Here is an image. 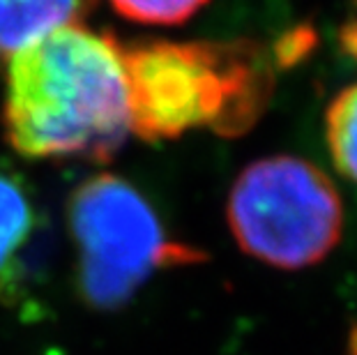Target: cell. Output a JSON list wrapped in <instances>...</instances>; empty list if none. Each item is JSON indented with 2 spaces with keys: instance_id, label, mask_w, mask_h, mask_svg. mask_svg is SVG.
<instances>
[{
  "instance_id": "6",
  "label": "cell",
  "mask_w": 357,
  "mask_h": 355,
  "mask_svg": "<svg viewBox=\"0 0 357 355\" xmlns=\"http://www.w3.org/2000/svg\"><path fill=\"white\" fill-rule=\"evenodd\" d=\"M95 0H0V56H14L58 28L74 26Z\"/></svg>"
},
{
  "instance_id": "3",
  "label": "cell",
  "mask_w": 357,
  "mask_h": 355,
  "mask_svg": "<svg viewBox=\"0 0 357 355\" xmlns=\"http://www.w3.org/2000/svg\"><path fill=\"white\" fill-rule=\"evenodd\" d=\"M77 247V291L88 307L127 305L157 270L201 261L196 249L173 243L150 201L127 180L97 173L67 203Z\"/></svg>"
},
{
  "instance_id": "2",
  "label": "cell",
  "mask_w": 357,
  "mask_h": 355,
  "mask_svg": "<svg viewBox=\"0 0 357 355\" xmlns=\"http://www.w3.org/2000/svg\"><path fill=\"white\" fill-rule=\"evenodd\" d=\"M129 134L169 141L208 127L240 137L270 97V72L254 44L148 42L123 49Z\"/></svg>"
},
{
  "instance_id": "8",
  "label": "cell",
  "mask_w": 357,
  "mask_h": 355,
  "mask_svg": "<svg viewBox=\"0 0 357 355\" xmlns=\"http://www.w3.org/2000/svg\"><path fill=\"white\" fill-rule=\"evenodd\" d=\"M120 17L143 26H178L208 0H109Z\"/></svg>"
},
{
  "instance_id": "1",
  "label": "cell",
  "mask_w": 357,
  "mask_h": 355,
  "mask_svg": "<svg viewBox=\"0 0 357 355\" xmlns=\"http://www.w3.org/2000/svg\"><path fill=\"white\" fill-rule=\"evenodd\" d=\"M7 143L30 160L106 162L129 137L123 47L81 24L10 56Z\"/></svg>"
},
{
  "instance_id": "4",
  "label": "cell",
  "mask_w": 357,
  "mask_h": 355,
  "mask_svg": "<svg viewBox=\"0 0 357 355\" xmlns=\"http://www.w3.org/2000/svg\"><path fill=\"white\" fill-rule=\"evenodd\" d=\"M226 219L235 243L252 259L279 270H302L325 261L339 245L344 203L316 164L275 155L240 173Z\"/></svg>"
},
{
  "instance_id": "5",
  "label": "cell",
  "mask_w": 357,
  "mask_h": 355,
  "mask_svg": "<svg viewBox=\"0 0 357 355\" xmlns=\"http://www.w3.org/2000/svg\"><path fill=\"white\" fill-rule=\"evenodd\" d=\"M40 224L26 183L0 171V300H10L17 289L30 245L40 236Z\"/></svg>"
},
{
  "instance_id": "7",
  "label": "cell",
  "mask_w": 357,
  "mask_h": 355,
  "mask_svg": "<svg viewBox=\"0 0 357 355\" xmlns=\"http://www.w3.org/2000/svg\"><path fill=\"white\" fill-rule=\"evenodd\" d=\"M325 137L334 166L357 183V83L341 90L330 104Z\"/></svg>"
}]
</instances>
